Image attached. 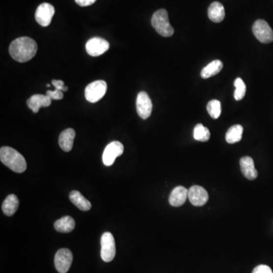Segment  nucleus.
<instances>
[{
	"instance_id": "nucleus-2",
	"label": "nucleus",
	"mask_w": 273,
	"mask_h": 273,
	"mask_svg": "<svg viewBox=\"0 0 273 273\" xmlns=\"http://www.w3.org/2000/svg\"><path fill=\"white\" fill-rule=\"evenodd\" d=\"M0 160L4 165L17 173H22L27 168V163L23 156L12 147H1Z\"/></svg>"
},
{
	"instance_id": "nucleus-22",
	"label": "nucleus",
	"mask_w": 273,
	"mask_h": 273,
	"mask_svg": "<svg viewBox=\"0 0 273 273\" xmlns=\"http://www.w3.org/2000/svg\"><path fill=\"white\" fill-rule=\"evenodd\" d=\"M243 127L240 125H235L231 127L225 135V140L228 143H235L240 141L243 134Z\"/></svg>"
},
{
	"instance_id": "nucleus-18",
	"label": "nucleus",
	"mask_w": 273,
	"mask_h": 273,
	"mask_svg": "<svg viewBox=\"0 0 273 273\" xmlns=\"http://www.w3.org/2000/svg\"><path fill=\"white\" fill-rule=\"evenodd\" d=\"M69 199L75 206H76L79 210H82V211H88L91 209V203H90V201L85 198L83 195L78 191H73L71 192L69 194Z\"/></svg>"
},
{
	"instance_id": "nucleus-1",
	"label": "nucleus",
	"mask_w": 273,
	"mask_h": 273,
	"mask_svg": "<svg viewBox=\"0 0 273 273\" xmlns=\"http://www.w3.org/2000/svg\"><path fill=\"white\" fill-rule=\"evenodd\" d=\"M8 50L14 60L19 62H28L35 56L37 44L35 40L30 37H19L12 42Z\"/></svg>"
},
{
	"instance_id": "nucleus-11",
	"label": "nucleus",
	"mask_w": 273,
	"mask_h": 273,
	"mask_svg": "<svg viewBox=\"0 0 273 273\" xmlns=\"http://www.w3.org/2000/svg\"><path fill=\"white\" fill-rule=\"evenodd\" d=\"M109 48V44L107 40L100 37L90 39L86 44L87 54L91 56H99L107 52Z\"/></svg>"
},
{
	"instance_id": "nucleus-12",
	"label": "nucleus",
	"mask_w": 273,
	"mask_h": 273,
	"mask_svg": "<svg viewBox=\"0 0 273 273\" xmlns=\"http://www.w3.org/2000/svg\"><path fill=\"white\" fill-rule=\"evenodd\" d=\"M189 199L195 207H201L208 201L209 195L201 186L194 185L189 190Z\"/></svg>"
},
{
	"instance_id": "nucleus-16",
	"label": "nucleus",
	"mask_w": 273,
	"mask_h": 273,
	"mask_svg": "<svg viewBox=\"0 0 273 273\" xmlns=\"http://www.w3.org/2000/svg\"><path fill=\"white\" fill-rule=\"evenodd\" d=\"M75 131L72 129H68L61 133L58 139V143L62 150L69 152L73 147L74 140H75Z\"/></svg>"
},
{
	"instance_id": "nucleus-23",
	"label": "nucleus",
	"mask_w": 273,
	"mask_h": 273,
	"mask_svg": "<svg viewBox=\"0 0 273 273\" xmlns=\"http://www.w3.org/2000/svg\"><path fill=\"white\" fill-rule=\"evenodd\" d=\"M193 137L198 141L207 142L210 140V132L209 129L202 124L196 125L193 130Z\"/></svg>"
},
{
	"instance_id": "nucleus-7",
	"label": "nucleus",
	"mask_w": 273,
	"mask_h": 273,
	"mask_svg": "<svg viewBox=\"0 0 273 273\" xmlns=\"http://www.w3.org/2000/svg\"><path fill=\"white\" fill-rule=\"evenodd\" d=\"M73 255L72 252L67 248L58 250L55 253L54 263L55 269L59 273H67L72 266Z\"/></svg>"
},
{
	"instance_id": "nucleus-14",
	"label": "nucleus",
	"mask_w": 273,
	"mask_h": 273,
	"mask_svg": "<svg viewBox=\"0 0 273 273\" xmlns=\"http://www.w3.org/2000/svg\"><path fill=\"white\" fill-rule=\"evenodd\" d=\"M189 198V190H187L185 187L178 186L172 190L170 194L168 201L172 207H181Z\"/></svg>"
},
{
	"instance_id": "nucleus-15",
	"label": "nucleus",
	"mask_w": 273,
	"mask_h": 273,
	"mask_svg": "<svg viewBox=\"0 0 273 273\" xmlns=\"http://www.w3.org/2000/svg\"><path fill=\"white\" fill-rule=\"evenodd\" d=\"M51 101L52 100L47 95L35 94V95L31 96L27 100V105L33 111V112L37 113L42 107H50L51 105Z\"/></svg>"
},
{
	"instance_id": "nucleus-6",
	"label": "nucleus",
	"mask_w": 273,
	"mask_h": 273,
	"mask_svg": "<svg viewBox=\"0 0 273 273\" xmlns=\"http://www.w3.org/2000/svg\"><path fill=\"white\" fill-rule=\"evenodd\" d=\"M116 248L113 235L105 232L101 237V258L104 262L112 261L115 258Z\"/></svg>"
},
{
	"instance_id": "nucleus-28",
	"label": "nucleus",
	"mask_w": 273,
	"mask_h": 273,
	"mask_svg": "<svg viewBox=\"0 0 273 273\" xmlns=\"http://www.w3.org/2000/svg\"><path fill=\"white\" fill-rule=\"evenodd\" d=\"M252 273H273L271 268L267 265H260L253 270Z\"/></svg>"
},
{
	"instance_id": "nucleus-4",
	"label": "nucleus",
	"mask_w": 273,
	"mask_h": 273,
	"mask_svg": "<svg viewBox=\"0 0 273 273\" xmlns=\"http://www.w3.org/2000/svg\"><path fill=\"white\" fill-rule=\"evenodd\" d=\"M107 90V83L105 81H96L87 85L85 89V97L87 101L94 104L104 97Z\"/></svg>"
},
{
	"instance_id": "nucleus-25",
	"label": "nucleus",
	"mask_w": 273,
	"mask_h": 273,
	"mask_svg": "<svg viewBox=\"0 0 273 273\" xmlns=\"http://www.w3.org/2000/svg\"><path fill=\"white\" fill-rule=\"evenodd\" d=\"M235 91L234 97L237 101L242 100L246 93V85L242 79L238 78L235 82Z\"/></svg>"
},
{
	"instance_id": "nucleus-20",
	"label": "nucleus",
	"mask_w": 273,
	"mask_h": 273,
	"mask_svg": "<svg viewBox=\"0 0 273 273\" xmlns=\"http://www.w3.org/2000/svg\"><path fill=\"white\" fill-rule=\"evenodd\" d=\"M54 228L57 232L62 233H69L75 228V221L72 217H64L60 219L57 220L54 223Z\"/></svg>"
},
{
	"instance_id": "nucleus-29",
	"label": "nucleus",
	"mask_w": 273,
	"mask_h": 273,
	"mask_svg": "<svg viewBox=\"0 0 273 273\" xmlns=\"http://www.w3.org/2000/svg\"><path fill=\"white\" fill-rule=\"evenodd\" d=\"M75 1L76 2V3L80 5V6L85 7L91 5L92 4L94 3L97 0H75Z\"/></svg>"
},
{
	"instance_id": "nucleus-17",
	"label": "nucleus",
	"mask_w": 273,
	"mask_h": 273,
	"mask_svg": "<svg viewBox=\"0 0 273 273\" xmlns=\"http://www.w3.org/2000/svg\"><path fill=\"white\" fill-rule=\"evenodd\" d=\"M225 12L222 4L218 2H214L208 8L209 19L215 23H219L225 19Z\"/></svg>"
},
{
	"instance_id": "nucleus-13",
	"label": "nucleus",
	"mask_w": 273,
	"mask_h": 273,
	"mask_svg": "<svg viewBox=\"0 0 273 273\" xmlns=\"http://www.w3.org/2000/svg\"><path fill=\"white\" fill-rule=\"evenodd\" d=\"M240 165L242 174L248 180H254L258 176V172L255 168L254 162L251 157H242L240 160Z\"/></svg>"
},
{
	"instance_id": "nucleus-24",
	"label": "nucleus",
	"mask_w": 273,
	"mask_h": 273,
	"mask_svg": "<svg viewBox=\"0 0 273 273\" xmlns=\"http://www.w3.org/2000/svg\"><path fill=\"white\" fill-rule=\"evenodd\" d=\"M207 109L210 116L217 119L221 115V104L218 100H211L207 104Z\"/></svg>"
},
{
	"instance_id": "nucleus-8",
	"label": "nucleus",
	"mask_w": 273,
	"mask_h": 273,
	"mask_svg": "<svg viewBox=\"0 0 273 273\" xmlns=\"http://www.w3.org/2000/svg\"><path fill=\"white\" fill-rule=\"evenodd\" d=\"M123 152L124 146L121 142L112 141L109 143L103 154V162L104 165L107 166L112 165L115 159L122 155Z\"/></svg>"
},
{
	"instance_id": "nucleus-9",
	"label": "nucleus",
	"mask_w": 273,
	"mask_h": 273,
	"mask_svg": "<svg viewBox=\"0 0 273 273\" xmlns=\"http://www.w3.org/2000/svg\"><path fill=\"white\" fill-rule=\"evenodd\" d=\"M55 14L54 5L50 3H42L37 7L35 12V19L42 27H47L52 22L53 17Z\"/></svg>"
},
{
	"instance_id": "nucleus-3",
	"label": "nucleus",
	"mask_w": 273,
	"mask_h": 273,
	"mask_svg": "<svg viewBox=\"0 0 273 273\" xmlns=\"http://www.w3.org/2000/svg\"><path fill=\"white\" fill-rule=\"evenodd\" d=\"M152 26L157 33L164 37L173 35L174 28L170 25L168 12L165 9H160L153 14L151 19Z\"/></svg>"
},
{
	"instance_id": "nucleus-26",
	"label": "nucleus",
	"mask_w": 273,
	"mask_h": 273,
	"mask_svg": "<svg viewBox=\"0 0 273 273\" xmlns=\"http://www.w3.org/2000/svg\"><path fill=\"white\" fill-rule=\"evenodd\" d=\"M46 95L50 97L51 100H62L63 98V93L62 90H56L52 91V90H47Z\"/></svg>"
},
{
	"instance_id": "nucleus-10",
	"label": "nucleus",
	"mask_w": 273,
	"mask_h": 273,
	"mask_svg": "<svg viewBox=\"0 0 273 273\" xmlns=\"http://www.w3.org/2000/svg\"><path fill=\"white\" fill-rule=\"evenodd\" d=\"M136 112L143 119H147L151 115L153 104L150 97L146 92H140L136 97Z\"/></svg>"
},
{
	"instance_id": "nucleus-19",
	"label": "nucleus",
	"mask_w": 273,
	"mask_h": 273,
	"mask_svg": "<svg viewBox=\"0 0 273 273\" xmlns=\"http://www.w3.org/2000/svg\"><path fill=\"white\" fill-rule=\"evenodd\" d=\"M19 206V198L15 194H9L2 203V210L7 217H12L15 214Z\"/></svg>"
},
{
	"instance_id": "nucleus-21",
	"label": "nucleus",
	"mask_w": 273,
	"mask_h": 273,
	"mask_svg": "<svg viewBox=\"0 0 273 273\" xmlns=\"http://www.w3.org/2000/svg\"><path fill=\"white\" fill-rule=\"evenodd\" d=\"M222 68H223V63L221 61L218 59L213 61L202 69L200 76L204 79H209L219 73Z\"/></svg>"
},
{
	"instance_id": "nucleus-27",
	"label": "nucleus",
	"mask_w": 273,
	"mask_h": 273,
	"mask_svg": "<svg viewBox=\"0 0 273 273\" xmlns=\"http://www.w3.org/2000/svg\"><path fill=\"white\" fill-rule=\"evenodd\" d=\"M52 84L54 85L56 90H62V92H66L68 87H65V83L61 80H53Z\"/></svg>"
},
{
	"instance_id": "nucleus-5",
	"label": "nucleus",
	"mask_w": 273,
	"mask_h": 273,
	"mask_svg": "<svg viewBox=\"0 0 273 273\" xmlns=\"http://www.w3.org/2000/svg\"><path fill=\"white\" fill-rule=\"evenodd\" d=\"M253 34L262 44H270L273 41V30L266 21L259 19L253 24Z\"/></svg>"
}]
</instances>
